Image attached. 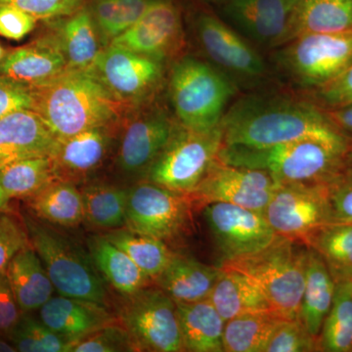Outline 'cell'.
<instances>
[{
  "instance_id": "4",
  "label": "cell",
  "mask_w": 352,
  "mask_h": 352,
  "mask_svg": "<svg viewBox=\"0 0 352 352\" xmlns=\"http://www.w3.org/2000/svg\"><path fill=\"white\" fill-rule=\"evenodd\" d=\"M308 248L298 241L277 235L261 251L220 264L239 271L261 289L271 310L286 320L298 317Z\"/></svg>"
},
{
  "instance_id": "38",
  "label": "cell",
  "mask_w": 352,
  "mask_h": 352,
  "mask_svg": "<svg viewBox=\"0 0 352 352\" xmlns=\"http://www.w3.org/2000/svg\"><path fill=\"white\" fill-rule=\"evenodd\" d=\"M319 346L323 352H352V279L336 283L332 307L319 335Z\"/></svg>"
},
{
  "instance_id": "25",
  "label": "cell",
  "mask_w": 352,
  "mask_h": 352,
  "mask_svg": "<svg viewBox=\"0 0 352 352\" xmlns=\"http://www.w3.org/2000/svg\"><path fill=\"white\" fill-rule=\"evenodd\" d=\"M52 21L68 69H90L104 46L87 3L80 10Z\"/></svg>"
},
{
  "instance_id": "14",
  "label": "cell",
  "mask_w": 352,
  "mask_h": 352,
  "mask_svg": "<svg viewBox=\"0 0 352 352\" xmlns=\"http://www.w3.org/2000/svg\"><path fill=\"white\" fill-rule=\"evenodd\" d=\"M277 186L266 171L238 168L217 159L189 198L203 208L224 203L263 212Z\"/></svg>"
},
{
  "instance_id": "19",
  "label": "cell",
  "mask_w": 352,
  "mask_h": 352,
  "mask_svg": "<svg viewBox=\"0 0 352 352\" xmlns=\"http://www.w3.org/2000/svg\"><path fill=\"white\" fill-rule=\"evenodd\" d=\"M197 32L201 47L219 66L245 78L263 75V59L226 23L204 14L197 22Z\"/></svg>"
},
{
  "instance_id": "34",
  "label": "cell",
  "mask_w": 352,
  "mask_h": 352,
  "mask_svg": "<svg viewBox=\"0 0 352 352\" xmlns=\"http://www.w3.org/2000/svg\"><path fill=\"white\" fill-rule=\"evenodd\" d=\"M284 320L271 310L234 317L226 323L223 352H265L271 337Z\"/></svg>"
},
{
  "instance_id": "50",
  "label": "cell",
  "mask_w": 352,
  "mask_h": 352,
  "mask_svg": "<svg viewBox=\"0 0 352 352\" xmlns=\"http://www.w3.org/2000/svg\"><path fill=\"white\" fill-rule=\"evenodd\" d=\"M17 351L10 340L6 337H0V352H15Z\"/></svg>"
},
{
  "instance_id": "9",
  "label": "cell",
  "mask_w": 352,
  "mask_h": 352,
  "mask_svg": "<svg viewBox=\"0 0 352 352\" xmlns=\"http://www.w3.org/2000/svg\"><path fill=\"white\" fill-rule=\"evenodd\" d=\"M277 61L298 85L315 90L352 65V31L298 36L285 43Z\"/></svg>"
},
{
  "instance_id": "3",
  "label": "cell",
  "mask_w": 352,
  "mask_h": 352,
  "mask_svg": "<svg viewBox=\"0 0 352 352\" xmlns=\"http://www.w3.org/2000/svg\"><path fill=\"white\" fill-rule=\"evenodd\" d=\"M349 150L316 140L293 141L266 147L222 145L217 159L238 168L266 171L278 185L327 186L340 170Z\"/></svg>"
},
{
  "instance_id": "28",
  "label": "cell",
  "mask_w": 352,
  "mask_h": 352,
  "mask_svg": "<svg viewBox=\"0 0 352 352\" xmlns=\"http://www.w3.org/2000/svg\"><path fill=\"white\" fill-rule=\"evenodd\" d=\"M87 251L106 283L110 284L120 296H131L152 282L126 252L103 234L88 237Z\"/></svg>"
},
{
  "instance_id": "6",
  "label": "cell",
  "mask_w": 352,
  "mask_h": 352,
  "mask_svg": "<svg viewBox=\"0 0 352 352\" xmlns=\"http://www.w3.org/2000/svg\"><path fill=\"white\" fill-rule=\"evenodd\" d=\"M234 91L224 74L195 58H183L171 71V103L179 124L191 131L219 126Z\"/></svg>"
},
{
  "instance_id": "10",
  "label": "cell",
  "mask_w": 352,
  "mask_h": 352,
  "mask_svg": "<svg viewBox=\"0 0 352 352\" xmlns=\"http://www.w3.org/2000/svg\"><path fill=\"white\" fill-rule=\"evenodd\" d=\"M189 196L144 182L129 188L126 228L170 242L186 232L190 223Z\"/></svg>"
},
{
  "instance_id": "40",
  "label": "cell",
  "mask_w": 352,
  "mask_h": 352,
  "mask_svg": "<svg viewBox=\"0 0 352 352\" xmlns=\"http://www.w3.org/2000/svg\"><path fill=\"white\" fill-rule=\"evenodd\" d=\"M138 351L131 335L119 321L97 329L75 340L68 352Z\"/></svg>"
},
{
  "instance_id": "7",
  "label": "cell",
  "mask_w": 352,
  "mask_h": 352,
  "mask_svg": "<svg viewBox=\"0 0 352 352\" xmlns=\"http://www.w3.org/2000/svg\"><path fill=\"white\" fill-rule=\"evenodd\" d=\"M222 147L221 126L195 131L177 124L168 144L145 173V180L176 193L190 196Z\"/></svg>"
},
{
  "instance_id": "47",
  "label": "cell",
  "mask_w": 352,
  "mask_h": 352,
  "mask_svg": "<svg viewBox=\"0 0 352 352\" xmlns=\"http://www.w3.org/2000/svg\"><path fill=\"white\" fill-rule=\"evenodd\" d=\"M38 20L17 7L0 6V36L20 41L36 30Z\"/></svg>"
},
{
  "instance_id": "27",
  "label": "cell",
  "mask_w": 352,
  "mask_h": 352,
  "mask_svg": "<svg viewBox=\"0 0 352 352\" xmlns=\"http://www.w3.org/2000/svg\"><path fill=\"white\" fill-rule=\"evenodd\" d=\"M184 351L223 352L226 321L210 298L176 302Z\"/></svg>"
},
{
  "instance_id": "39",
  "label": "cell",
  "mask_w": 352,
  "mask_h": 352,
  "mask_svg": "<svg viewBox=\"0 0 352 352\" xmlns=\"http://www.w3.org/2000/svg\"><path fill=\"white\" fill-rule=\"evenodd\" d=\"M17 351L68 352L72 342L48 328L43 321L23 314L7 336Z\"/></svg>"
},
{
  "instance_id": "31",
  "label": "cell",
  "mask_w": 352,
  "mask_h": 352,
  "mask_svg": "<svg viewBox=\"0 0 352 352\" xmlns=\"http://www.w3.org/2000/svg\"><path fill=\"white\" fill-rule=\"evenodd\" d=\"M27 201L34 217L51 226L76 227L85 219L82 192L73 183L55 179Z\"/></svg>"
},
{
  "instance_id": "52",
  "label": "cell",
  "mask_w": 352,
  "mask_h": 352,
  "mask_svg": "<svg viewBox=\"0 0 352 352\" xmlns=\"http://www.w3.org/2000/svg\"><path fill=\"white\" fill-rule=\"evenodd\" d=\"M7 50H4L3 46L0 44V62L2 61V59H3L4 56H6Z\"/></svg>"
},
{
  "instance_id": "35",
  "label": "cell",
  "mask_w": 352,
  "mask_h": 352,
  "mask_svg": "<svg viewBox=\"0 0 352 352\" xmlns=\"http://www.w3.org/2000/svg\"><path fill=\"white\" fill-rule=\"evenodd\" d=\"M56 179L50 157L17 160L0 166V187L8 198L28 200Z\"/></svg>"
},
{
  "instance_id": "1",
  "label": "cell",
  "mask_w": 352,
  "mask_h": 352,
  "mask_svg": "<svg viewBox=\"0 0 352 352\" xmlns=\"http://www.w3.org/2000/svg\"><path fill=\"white\" fill-rule=\"evenodd\" d=\"M222 145L266 147L316 140L342 150L351 147L314 101L283 97L241 99L222 118Z\"/></svg>"
},
{
  "instance_id": "48",
  "label": "cell",
  "mask_w": 352,
  "mask_h": 352,
  "mask_svg": "<svg viewBox=\"0 0 352 352\" xmlns=\"http://www.w3.org/2000/svg\"><path fill=\"white\" fill-rule=\"evenodd\" d=\"M22 314L6 271L0 272V337L7 338Z\"/></svg>"
},
{
  "instance_id": "44",
  "label": "cell",
  "mask_w": 352,
  "mask_h": 352,
  "mask_svg": "<svg viewBox=\"0 0 352 352\" xmlns=\"http://www.w3.org/2000/svg\"><path fill=\"white\" fill-rule=\"evenodd\" d=\"M87 0H0V6L17 7L38 21L60 19L80 10Z\"/></svg>"
},
{
  "instance_id": "51",
  "label": "cell",
  "mask_w": 352,
  "mask_h": 352,
  "mask_svg": "<svg viewBox=\"0 0 352 352\" xmlns=\"http://www.w3.org/2000/svg\"><path fill=\"white\" fill-rule=\"evenodd\" d=\"M9 201H10V199H9L8 196L6 195L3 189L0 187V210H4V208H6Z\"/></svg>"
},
{
  "instance_id": "24",
  "label": "cell",
  "mask_w": 352,
  "mask_h": 352,
  "mask_svg": "<svg viewBox=\"0 0 352 352\" xmlns=\"http://www.w3.org/2000/svg\"><path fill=\"white\" fill-rule=\"evenodd\" d=\"M6 273L22 314L41 309L52 298L54 286L31 244L13 256Z\"/></svg>"
},
{
  "instance_id": "53",
  "label": "cell",
  "mask_w": 352,
  "mask_h": 352,
  "mask_svg": "<svg viewBox=\"0 0 352 352\" xmlns=\"http://www.w3.org/2000/svg\"><path fill=\"white\" fill-rule=\"evenodd\" d=\"M214 1H222V0H214ZM226 1H228V0H226Z\"/></svg>"
},
{
  "instance_id": "46",
  "label": "cell",
  "mask_w": 352,
  "mask_h": 352,
  "mask_svg": "<svg viewBox=\"0 0 352 352\" xmlns=\"http://www.w3.org/2000/svg\"><path fill=\"white\" fill-rule=\"evenodd\" d=\"M34 109L32 88L0 76V120L9 113Z\"/></svg>"
},
{
  "instance_id": "45",
  "label": "cell",
  "mask_w": 352,
  "mask_h": 352,
  "mask_svg": "<svg viewBox=\"0 0 352 352\" xmlns=\"http://www.w3.org/2000/svg\"><path fill=\"white\" fill-rule=\"evenodd\" d=\"M311 95L315 103L324 110L352 104V65L332 82L312 90Z\"/></svg>"
},
{
  "instance_id": "18",
  "label": "cell",
  "mask_w": 352,
  "mask_h": 352,
  "mask_svg": "<svg viewBox=\"0 0 352 352\" xmlns=\"http://www.w3.org/2000/svg\"><path fill=\"white\" fill-rule=\"evenodd\" d=\"M67 69L63 51L51 31L25 45L7 50L0 62V76L32 88L50 82Z\"/></svg>"
},
{
  "instance_id": "32",
  "label": "cell",
  "mask_w": 352,
  "mask_h": 352,
  "mask_svg": "<svg viewBox=\"0 0 352 352\" xmlns=\"http://www.w3.org/2000/svg\"><path fill=\"white\" fill-rule=\"evenodd\" d=\"M305 244L321 256L336 283L352 279V222H331L319 227Z\"/></svg>"
},
{
  "instance_id": "43",
  "label": "cell",
  "mask_w": 352,
  "mask_h": 352,
  "mask_svg": "<svg viewBox=\"0 0 352 352\" xmlns=\"http://www.w3.org/2000/svg\"><path fill=\"white\" fill-rule=\"evenodd\" d=\"M29 245L24 220L21 221L6 208L0 210V272H4L13 256Z\"/></svg>"
},
{
  "instance_id": "8",
  "label": "cell",
  "mask_w": 352,
  "mask_h": 352,
  "mask_svg": "<svg viewBox=\"0 0 352 352\" xmlns=\"http://www.w3.org/2000/svg\"><path fill=\"white\" fill-rule=\"evenodd\" d=\"M117 318L138 351H184L176 302L157 287L122 296Z\"/></svg>"
},
{
  "instance_id": "15",
  "label": "cell",
  "mask_w": 352,
  "mask_h": 352,
  "mask_svg": "<svg viewBox=\"0 0 352 352\" xmlns=\"http://www.w3.org/2000/svg\"><path fill=\"white\" fill-rule=\"evenodd\" d=\"M124 124L117 166L127 175H143L168 144L177 124L161 109L133 113Z\"/></svg>"
},
{
  "instance_id": "16",
  "label": "cell",
  "mask_w": 352,
  "mask_h": 352,
  "mask_svg": "<svg viewBox=\"0 0 352 352\" xmlns=\"http://www.w3.org/2000/svg\"><path fill=\"white\" fill-rule=\"evenodd\" d=\"M182 19L170 0H153L138 22L110 45L163 61L179 47Z\"/></svg>"
},
{
  "instance_id": "17",
  "label": "cell",
  "mask_w": 352,
  "mask_h": 352,
  "mask_svg": "<svg viewBox=\"0 0 352 352\" xmlns=\"http://www.w3.org/2000/svg\"><path fill=\"white\" fill-rule=\"evenodd\" d=\"M117 127H96L59 139L51 154L55 177L78 186L103 164Z\"/></svg>"
},
{
  "instance_id": "37",
  "label": "cell",
  "mask_w": 352,
  "mask_h": 352,
  "mask_svg": "<svg viewBox=\"0 0 352 352\" xmlns=\"http://www.w3.org/2000/svg\"><path fill=\"white\" fill-rule=\"evenodd\" d=\"M153 0H87L101 43L107 47L143 15Z\"/></svg>"
},
{
  "instance_id": "12",
  "label": "cell",
  "mask_w": 352,
  "mask_h": 352,
  "mask_svg": "<svg viewBox=\"0 0 352 352\" xmlns=\"http://www.w3.org/2000/svg\"><path fill=\"white\" fill-rule=\"evenodd\" d=\"M203 215L220 264L261 251L277 236L258 210L214 203L204 207Z\"/></svg>"
},
{
  "instance_id": "41",
  "label": "cell",
  "mask_w": 352,
  "mask_h": 352,
  "mask_svg": "<svg viewBox=\"0 0 352 352\" xmlns=\"http://www.w3.org/2000/svg\"><path fill=\"white\" fill-rule=\"evenodd\" d=\"M315 351H320L319 339L308 332L298 317L282 322L265 349V352Z\"/></svg>"
},
{
  "instance_id": "29",
  "label": "cell",
  "mask_w": 352,
  "mask_h": 352,
  "mask_svg": "<svg viewBox=\"0 0 352 352\" xmlns=\"http://www.w3.org/2000/svg\"><path fill=\"white\" fill-rule=\"evenodd\" d=\"M308 248V247H307ZM336 282L327 265L314 250L308 248L305 288L298 318L315 338L332 307Z\"/></svg>"
},
{
  "instance_id": "33",
  "label": "cell",
  "mask_w": 352,
  "mask_h": 352,
  "mask_svg": "<svg viewBox=\"0 0 352 352\" xmlns=\"http://www.w3.org/2000/svg\"><path fill=\"white\" fill-rule=\"evenodd\" d=\"M83 214L88 226L111 231L126 226L129 188L107 183H92L82 190Z\"/></svg>"
},
{
  "instance_id": "2",
  "label": "cell",
  "mask_w": 352,
  "mask_h": 352,
  "mask_svg": "<svg viewBox=\"0 0 352 352\" xmlns=\"http://www.w3.org/2000/svg\"><path fill=\"white\" fill-rule=\"evenodd\" d=\"M32 92V111L58 140L96 127H119L131 109L91 69H67Z\"/></svg>"
},
{
  "instance_id": "21",
  "label": "cell",
  "mask_w": 352,
  "mask_h": 352,
  "mask_svg": "<svg viewBox=\"0 0 352 352\" xmlns=\"http://www.w3.org/2000/svg\"><path fill=\"white\" fill-rule=\"evenodd\" d=\"M58 139L32 110L16 111L0 120V166L34 157H50Z\"/></svg>"
},
{
  "instance_id": "22",
  "label": "cell",
  "mask_w": 352,
  "mask_h": 352,
  "mask_svg": "<svg viewBox=\"0 0 352 352\" xmlns=\"http://www.w3.org/2000/svg\"><path fill=\"white\" fill-rule=\"evenodd\" d=\"M39 319L72 344L97 329L118 322L105 305L61 295L53 296L41 307Z\"/></svg>"
},
{
  "instance_id": "30",
  "label": "cell",
  "mask_w": 352,
  "mask_h": 352,
  "mask_svg": "<svg viewBox=\"0 0 352 352\" xmlns=\"http://www.w3.org/2000/svg\"><path fill=\"white\" fill-rule=\"evenodd\" d=\"M220 268L221 272L208 298L224 320H230L239 315L271 310L265 296L252 279L239 271Z\"/></svg>"
},
{
  "instance_id": "5",
  "label": "cell",
  "mask_w": 352,
  "mask_h": 352,
  "mask_svg": "<svg viewBox=\"0 0 352 352\" xmlns=\"http://www.w3.org/2000/svg\"><path fill=\"white\" fill-rule=\"evenodd\" d=\"M23 220L30 244L43 261L58 293L109 307L106 281L89 252L38 217L25 215Z\"/></svg>"
},
{
  "instance_id": "23",
  "label": "cell",
  "mask_w": 352,
  "mask_h": 352,
  "mask_svg": "<svg viewBox=\"0 0 352 352\" xmlns=\"http://www.w3.org/2000/svg\"><path fill=\"white\" fill-rule=\"evenodd\" d=\"M220 272L219 266L208 265L192 256L173 254L154 282L175 302H195L210 298Z\"/></svg>"
},
{
  "instance_id": "26",
  "label": "cell",
  "mask_w": 352,
  "mask_h": 352,
  "mask_svg": "<svg viewBox=\"0 0 352 352\" xmlns=\"http://www.w3.org/2000/svg\"><path fill=\"white\" fill-rule=\"evenodd\" d=\"M352 31V0H298L284 43L305 34Z\"/></svg>"
},
{
  "instance_id": "49",
  "label": "cell",
  "mask_w": 352,
  "mask_h": 352,
  "mask_svg": "<svg viewBox=\"0 0 352 352\" xmlns=\"http://www.w3.org/2000/svg\"><path fill=\"white\" fill-rule=\"evenodd\" d=\"M329 119L352 146V104L325 110Z\"/></svg>"
},
{
  "instance_id": "11",
  "label": "cell",
  "mask_w": 352,
  "mask_h": 352,
  "mask_svg": "<svg viewBox=\"0 0 352 352\" xmlns=\"http://www.w3.org/2000/svg\"><path fill=\"white\" fill-rule=\"evenodd\" d=\"M263 214L277 235L305 244L314 230L333 222L327 186L278 185Z\"/></svg>"
},
{
  "instance_id": "13",
  "label": "cell",
  "mask_w": 352,
  "mask_h": 352,
  "mask_svg": "<svg viewBox=\"0 0 352 352\" xmlns=\"http://www.w3.org/2000/svg\"><path fill=\"white\" fill-rule=\"evenodd\" d=\"M90 69L118 100L131 109L149 99L164 73L161 60L115 45L104 47Z\"/></svg>"
},
{
  "instance_id": "20",
  "label": "cell",
  "mask_w": 352,
  "mask_h": 352,
  "mask_svg": "<svg viewBox=\"0 0 352 352\" xmlns=\"http://www.w3.org/2000/svg\"><path fill=\"white\" fill-rule=\"evenodd\" d=\"M298 0H228L224 14L259 43L283 45L289 17Z\"/></svg>"
},
{
  "instance_id": "42",
  "label": "cell",
  "mask_w": 352,
  "mask_h": 352,
  "mask_svg": "<svg viewBox=\"0 0 352 352\" xmlns=\"http://www.w3.org/2000/svg\"><path fill=\"white\" fill-rule=\"evenodd\" d=\"M333 222L352 220V146L340 170L327 185Z\"/></svg>"
},
{
  "instance_id": "36",
  "label": "cell",
  "mask_w": 352,
  "mask_h": 352,
  "mask_svg": "<svg viewBox=\"0 0 352 352\" xmlns=\"http://www.w3.org/2000/svg\"><path fill=\"white\" fill-rule=\"evenodd\" d=\"M103 235L126 252L152 281L161 274L173 254L164 241L133 232L126 227L107 231Z\"/></svg>"
},
{
  "instance_id": "54",
  "label": "cell",
  "mask_w": 352,
  "mask_h": 352,
  "mask_svg": "<svg viewBox=\"0 0 352 352\" xmlns=\"http://www.w3.org/2000/svg\"><path fill=\"white\" fill-rule=\"evenodd\" d=\"M347 222H352V220H351V221H347Z\"/></svg>"
}]
</instances>
